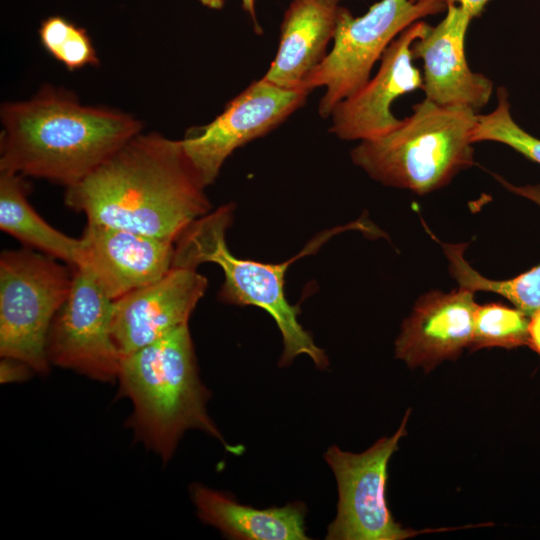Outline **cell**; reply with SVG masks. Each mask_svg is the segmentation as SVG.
I'll return each mask as SVG.
<instances>
[{
    "label": "cell",
    "instance_id": "6da1fadb",
    "mask_svg": "<svg viewBox=\"0 0 540 540\" xmlns=\"http://www.w3.org/2000/svg\"><path fill=\"white\" fill-rule=\"evenodd\" d=\"M206 186L180 140L142 132L66 187L65 204L87 222L174 242L211 210Z\"/></svg>",
    "mask_w": 540,
    "mask_h": 540
},
{
    "label": "cell",
    "instance_id": "7a4b0ae2",
    "mask_svg": "<svg viewBox=\"0 0 540 540\" xmlns=\"http://www.w3.org/2000/svg\"><path fill=\"white\" fill-rule=\"evenodd\" d=\"M0 172L72 186L141 133L133 116L83 105L71 93L43 87L1 106Z\"/></svg>",
    "mask_w": 540,
    "mask_h": 540
},
{
    "label": "cell",
    "instance_id": "3957f363",
    "mask_svg": "<svg viewBox=\"0 0 540 540\" xmlns=\"http://www.w3.org/2000/svg\"><path fill=\"white\" fill-rule=\"evenodd\" d=\"M119 395L133 407L127 420L137 440L167 462L189 429H198L232 451L209 417L210 391L199 377L188 324L123 356Z\"/></svg>",
    "mask_w": 540,
    "mask_h": 540
},
{
    "label": "cell",
    "instance_id": "277c9868",
    "mask_svg": "<svg viewBox=\"0 0 540 540\" xmlns=\"http://www.w3.org/2000/svg\"><path fill=\"white\" fill-rule=\"evenodd\" d=\"M233 207L224 205L193 221L177 238L172 266L196 269L202 263H215L223 271L224 282L219 299L234 305H251L266 311L275 321L283 339L279 366L289 365L305 354L316 367L326 369L328 357L298 321L300 309L285 294V274L298 258L314 253L332 235L335 228L312 240L301 253L282 264L262 263L234 256L226 243V231L232 222Z\"/></svg>",
    "mask_w": 540,
    "mask_h": 540
},
{
    "label": "cell",
    "instance_id": "5b68a950",
    "mask_svg": "<svg viewBox=\"0 0 540 540\" xmlns=\"http://www.w3.org/2000/svg\"><path fill=\"white\" fill-rule=\"evenodd\" d=\"M477 113L424 98L392 131L360 141L355 165L374 180L417 194L437 190L473 164L472 133Z\"/></svg>",
    "mask_w": 540,
    "mask_h": 540
},
{
    "label": "cell",
    "instance_id": "8992f818",
    "mask_svg": "<svg viewBox=\"0 0 540 540\" xmlns=\"http://www.w3.org/2000/svg\"><path fill=\"white\" fill-rule=\"evenodd\" d=\"M72 273L57 259L29 248L0 255V355L49 371L46 344L66 301Z\"/></svg>",
    "mask_w": 540,
    "mask_h": 540
},
{
    "label": "cell",
    "instance_id": "52a82bcc",
    "mask_svg": "<svg viewBox=\"0 0 540 540\" xmlns=\"http://www.w3.org/2000/svg\"><path fill=\"white\" fill-rule=\"evenodd\" d=\"M447 8L440 2L381 0L360 17L341 7L333 47L306 76L300 88L325 87L319 114L330 117L333 108L359 90L369 79L374 64L405 29L428 15Z\"/></svg>",
    "mask_w": 540,
    "mask_h": 540
},
{
    "label": "cell",
    "instance_id": "ba28073f",
    "mask_svg": "<svg viewBox=\"0 0 540 540\" xmlns=\"http://www.w3.org/2000/svg\"><path fill=\"white\" fill-rule=\"evenodd\" d=\"M411 410L390 437L379 439L355 454L333 445L324 454L338 486L337 515L328 526L327 540H401L424 532L404 528L393 518L386 501L387 466L406 435Z\"/></svg>",
    "mask_w": 540,
    "mask_h": 540
},
{
    "label": "cell",
    "instance_id": "9c48e42d",
    "mask_svg": "<svg viewBox=\"0 0 540 540\" xmlns=\"http://www.w3.org/2000/svg\"><path fill=\"white\" fill-rule=\"evenodd\" d=\"M72 268L70 293L48 333V361L96 381H117L123 354L112 334L114 300L87 269Z\"/></svg>",
    "mask_w": 540,
    "mask_h": 540
},
{
    "label": "cell",
    "instance_id": "30bf717a",
    "mask_svg": "<svg viewBox=\"0 0 540 540\" xmlns=\"http://www.w3.org/2000/svg\"><path fill=\"white\" fill-rule=\"evenodd\" d=\"M310 91L284 88L261 78L233 98L213 121L180 140L207 187L233 151L275 129L300 108Z\"/></svg>",
    "mask_w": 540,
    "mask_h": 540
},
{
    "label": "cell",
    "instance_id": "8fae6325",
    "mask_svg": "<svg viewBox=\"0 0 540 540\" xmlns=\"http://www.w3.org/2000/svg\"><path fill=\"white\" fill-rule=\"evenodd\" d=\"M430 27L417 21L390 43L376 75L333 108L330 132L342 140L363 141L382 136L401 123L391 111L392 104L398 97L422 89L423 77L412 63V45Z\"/></svg>",
    "mask_w": 540,
    "mask_h": 540
},
{
    "label": "cell",
    "instance_id": "7c38bea8",
    "mask_svg": "<svg viewBox=\"0 0 540 540\" xmlns=\"http://www.w3.org/2000/svg\"><path fill=\"white\" fill-rule=\"evenodd\" d=\"M206 288L196 269L172 266L155 282L114 300L112 334L123 356L188 324Z\"/></svg>",
    "mask_w": 540,
    "mask_h": 540
},
{
    "label": "cell",
    "instance_id": "4fadbf2b",
    "mask_svg": "<svg viewBox=\"0 0 540 540\" xmlns=\"http://www.w3.org/2000/svg\"><path fill=\"white\" fill-rule=\"evenodd\" d=\"M81 262L102 290L116 300L149 285L172 267L175 243L87 222L81 237Z\"/></svg>",
    "mask_w": 540,
    "mask_h": 540
},
{
    "label": "cell",
    "instance_id": "5bb4252c",
    "mask_svg": "<svg viewBox=\"0 0 540 540\" xmlns=\"http://www.w3.org/2000/svg\"><path fill=\"white\" fill-rule=\"evenodd\" d=\"M443 20L412 45L413 59L423 62L425 98L440 105L477 111L489 102L493 82L468 66L465 38L471 14L462 6L447 5Z\"/></svg>",
    "mask_w": 540,
    "mask_h": 540
},
{
    "label": "cell",
    "instance_id": "9a60e30c",
    "mask_svg": "<svg viewBox=\"0 0 540 540\" xmlns=\"http://www.w3.org/2000/svg\"><path fill=\"white\" fill-rule=\"evenodd\" d=\"M477 307L474 291L465 287L421 296L402 324L396 357L426 371L456 359L471 344Z\"/></svg>",
    "mask_w": 540,
    "mask_h": 540
},
{
    "label": "cell",
    "instance_id": "2e32d148",
    "mask_svg": "<svg viewBox=\"0 0 540 540\" xmlns=\"http://www.w3.org/2000/svg\"><path fill=\"white\" fill-rule=\"evenodd\" d=\"M339 0H293L284 12L279 47L262 77L284 88H300L326 56L337 27Z\"/></svg>",
    "mask_w": 540,
    "mask_h": 540
},
{
    "label": "cell",
    "instance_id": "e0dca14e",
    "mask_svg": "<svg viewBox=\"0 0 540 540\" xmlns=\"http://www.w3.org/2000/svg\"><path fill=\"white\" fill-rule=\"evenodd\" d=\"M198 518L230 539L307 540L302 503L257 509L200 483L190 486Z\"/></svg>",
    "mask_w": 540,
    "mask_h": 540
},
{
    "label": "cell",
    "instance_id": "ac0fdd59",
    "mask_svg": "<svg viewBox=\"0 0 540 540\" xmlns=\"http://www.w3.org/2000/svg\"><path fill=\"white\" fill-rule=\"evenodd\" d=\"M18 174L0 172V229L25 248L37 250L76 267L81 262L82 240L67 236L48 224L27 198L28 184Z\"/></svg>",
    "mask_w": 540,
    "mask_h": 540
},
{
    "label": "cell",
    "instance_id": "d6986e66",
    "mask_svg": "<svg viewBox=\"0 0 540 540\" xmlns=\"http://www.w3.org/2000/svg\"><path fill=\"white\" fill-rule=\"evenodd\" d=\"M495 177L507 190L540 206V183L516 186L498 175ZM442 246L449 261L450 272L460 287L468 288L474 292L497 293L529 317L540 308V264L514 278L492 280L479 274L465 260L463 256L464 245L442 243Z\"/></svg>",
    "mask_w": 540,
    "mask_h": 540
},
{
    "label": "cell",
    "instance_id": "ffe728a7",
    "mask_svg": "<svg viewBox=\"0 0 540 540\" xmlns=\"http://www.w3.org/2000/svg\"><path fill=\"white\" fill-rule=\"evenodd\" d=\"M529 316L521 310L498 303L478 305L470 348L502 347L506 349L528 345Z\"/></svg>",
    "mask_w": 540,
    "mask_h": 540
},
{
    "label": "cell",
    "instance_id": "44dd1931",
    "mask_svg": "<svg viewBox=\"0 0 540 540\" xmlns=\"http://www.w3.org/2000/svg\"><path fill=\"white\" fill-rule=\"evenodd\" d=\"M497 106L487 114H478L472 141H494L505 144L526 158L540 164V139L515 122L510 112L508 93L497 89Z\"/></svg>",
    "mask_w": 540,
    "mask_h": 540
},
{
    "label": "cell",
    "instance_id": "7402d4cb",
    "mask_svg": "<svg viewBox=\"0 0 540 540\" xmlns=\"http://www.w3.org/2000/svg\"><path fill=\"white\" fill-rule=\"evenodd\" d=\"M53 57L63 63L69 70L98 63L96 51L85 29L75 25L66 41Z\"/></svg>",
    "mask_w": 540,
    "mask_h": 540
},
{
    "label": "cell",
    "instance_id": "603a6c76",
    "mask_svg": "<svg viewBox=\"0 0 540 540\" xmlns=\"http://www.w3.org/2000/svg\"><path fill=\"white\" fill-rule=\"evenodd\" d=\"M74 24L61 16L45 19L39 30L40 40L44 48L54 56L60 46L70 35Z\"/></svg>",
    "mask_w": 540,
    "mask_h": 540
},
{
    "label": "cell",
    "instance_id": "cb8c5ba5",
    "mask_svg": "<svg viewBox=\"0 0 540 540\" xmlns=\"http://www.w3.org/2000/svg\"><path fill=\"white\" fill-rule=\"evenodd\" d=\"M34 372V369L24 361L11 357H1L0 382L2 384L26 381Z\"/></svg>",
    "mask_w": 540,
    "mask_h": 540
},
{
    "label": "cell",
    "instance_id": "d4e9b609",
    "mask_svg": "<svg viewBox=\"0 0 540 540\" xmlns=\"http://www.w3.org/2000/svg\"><path fill=\"white\" fill-rule=\"evenodd\" d=\"M527 346L540 357V308L529 318Z\"/></svg>",
    "mask_w": 540,
    "mask_h": 540
},
{
    "label": "cell",
    "instance_id": "484cf974",
    "mask_svg": "<svg viewBox=\"0 0 540 540\" xmlns=\"http://www.w3.org/2000/svg\"><path fill=\"white\" fill-rule=\"evenodd\" d=\"M413 2H440L446 5L455 4L465 8L472 17L478 16L489 0H411Z\"/></svg>",
    "mask_w": 540,
    "mask_h": 540
},
{
    "label": "cell",
    "instance_id": "4316f807",
    "mask_svg": "<svg viewBox=\"0 0 540 540\" xmlns=\"http://www.w3.org/2000/svg\"><path fill=\"white\" fill-rule=\"evenodd\" d=\"M243 10L252 18L255 29H259V25L256 19L255 0H241Z\"/></svg>",
    "mask_w": 540,
    "mask_h": 540
},
{
    "label": "cell",
    "instance_id": "83f0119b",
    "mask_svg": "<svg viewBox=\"0 0 540 540\" xmlns=\"http://www.w3.org/2000/svg\"><path fill=\"white\" fill-rule=\"evenodd\" d=\"M203 5L211 9H221L225 0H199Z\"/></svg>",
    "mask_w": 540,
    "mask_h": 540
}]
</instances>
